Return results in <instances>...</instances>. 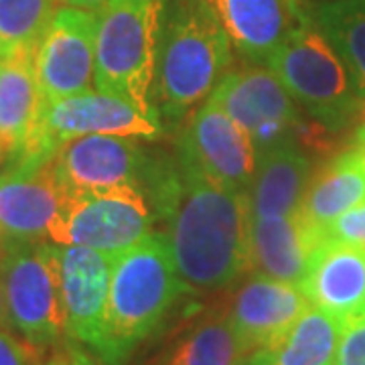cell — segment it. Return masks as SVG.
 <instances>
[{
	"instance_id": "cell-1",
	"label": "cell",
	"mask_w": 365,
	"mask_h": 365,
	"mask_svg": "<svg viewBox=\"0 0 365 365\" xmlns=\"http://www.w3.org/2000/svg\"><path fill=\"white\" fill-rule=\"evenodd\" d=\"M144 191L185 288L220 290L250 270L248 193L209 181L181 160H146Z\"/></svg>"
},
{
	"instance_id": "cell-2",
	"label": "cell",
	"mask_w": 365,
	"mask_h": 365,
	"mask_svg": "<svg viewBox=\"0 0 365 365\" xmlns=\"http://www.w3.org/2000/svg\"><path fill=\"white\" fill-rule=\"evenodd\" d=\"M232 63V41L207 0H163L153 104L175 122L211 96Z\"/></svg>"
},
{
	"instance_id": "cell-3",
	"label": "cell",
	"mask_w": 365,
	"mask_h": 365,
	"mask_svg": "<svg viewBox=\"0 0 365 365\" xmlns=\"http://www.w3.org/2000/svg\"><path fill=\"white\" fill-rule=\"evenodd\" d=\"M185 290L163 235L150 234L114 256L106 329L98 349L106 365H122L169 314Z\"/></svg>"
},
{
	"instance_id": "cell-4",
	"label": "cell",
	"mask_w": 365,
	"mask_h": 365,
	"mask_svg": "<svg viewBox=\"0 0 365 365\" xmlns=\"http://www.w3.org/2000/svg\"><path fill=\"white\" fill-rule=\"evenodd\" d=\"M163 0H114L96 13V90L160 122L153 104Z\"/></svg>"
},
{
	"instance_id": "cell-5",
	"label": "cell",
	"mask_w": 365,
	"mask_h": 365,
	"mask_svg": "<svg viewBox=\"0 0 365 365\" xmlns=\"http://www.w3.org/2000/svg\"><path fill=\"white\" fill-rule=\"evenodd\" d=\"M266 66L327 130H339L361 116L364 100L349 69L309 16L290 31Z\"/></svg>"
},
{
	"instance_id": "cell-6",
	"label": "cell",
	"mask_w": 365,
	"mask_h": 365,
	"mask_svg": "<svg viewBox=\"0 0 365 365\" xmlns=\"http://www.w3.org/2000/svg\"><path fill=\"white\" fill-rule=\"evenodd\" d=\"M0 282L9 323L35 347L51 345L66 333L61 258L55 244H25L4 250Z\"/></svg>"
},
{
	"instance_id": "cell-7",
	"label": "cell",
	"mask_w": 365,
	"mask_h": 365,
	"mask_svg": "<svg viewBox=\"0 0 365 365\" xmlns=\"http://www.w3.org/2000/svg\"><path fill=\"white\" fill-rule=\"evenodd\" d=\"M153 213L140 187L66 193L51 225L57 246H79L118 256L153 234Z\"/></svg>"
},
{
	"instance_id": "cell-8",
	"label": "cell",
	"mask_w": 365,
	"mask_h": 365,
	"mask_svg": "<svg viewBox=\"0 0 365 365\" xmlns=\"http://www.w3.org/2000/svg\"><path fill=\"white\" fill-rule=\"evenodd\" d=\"M209 100L248 134L256 157L287 144L300 146L311 128L280 79L264 67L227 71L211 91Z\"/></svg>"
},
{
	"instance_id": "cell-9",
	"label": "cell",
	"mask_w": 365,
	"mask_h": 365,
	"mask_svg": "<svg viewBox=\"0 0 365 365\" xmlns=\"http://www.w3.org/2000/svg\"><path fill=\"white\" fill-rule=\"evenodd\" d=\"M160 122L144 116L140 110L102 91L79 93L43 104L37 128L25 150L14 160H51L61 144L73 138L104 134L122 138H157Z\"/></svg>"
},
{
	"instance_id": "cell-10",
	"label": "cell",
	"mask_w": 365,
	"mask_h": 365,
	"mask_svg": "<svg viewBox=\"0 0 365 365\" xmlns=\"http://www.w3.org/2000/svg\"><path fill=\"white\" fill-rule=\"evenodd\" d=\"M35 73L43 104L96 86V14L57 9L35 51Z\"/></svg>"
},
{
	"instance_id": "cell-11",
	"label": "cell",
	"mask_w": 365,
	"mask_h": 365,
	"mask_svg": "<svg viewBox=\"0 0 365 365\" xmlns=\"http://www.w3.org/2000/svg\"><path fill=\"white\" fill-rule=\"evenodd\" d=\"M177 158L209 181L234 191H248L258 167L248 134L211 100L197 108L182 128Z\"/></svg>"
},
{
	"instance_id": "cell-12",
	"label": "cell",
	"mask_w": 365,
	"mask_h": 365,
	"mask_svg": "<svg viewBox=\"0 0 365 365\" xmlns=\"http://www.w3.org/2000/svg\"><path fill=\"white\" fill-rule=\"evenodd\" d=\"M63 205L51 160H14L0 173V240L4 250L49 240Z\"/></svg>"
},
{
	"instance_id": "cell-13",
	"label": "cell",
	"mask_w": 365,
	"mask_h": 365,
	"mask_svg": "<svg viewBox=\"0 0 365 365\" xmlns=\"http://www.w3.org/2000/svg\"><path fill=\"white\" fill-rule=\"evenodd\" d=\"M146 167L136 138L91 134L61 144L53 170L66 193H91L138 187ZM143 189V187H140Z\"/></svg>"
},
{
	"instance_id": "cell-14",
	"label": "cell",
	"mask_w": 365,
	"mask_h": 365,
	"mask_svg": "<svg viewBox=\"0 0 365 365\" xmlns=\"http://www.w3.org/2000/svg\"><path fill=\"white\" fill-rule=\"evenodd\" d=\"M66 333L98 353L104 341L108 290L114 256L79 246H59Z\"/></svg>"
},
{
	"instance_id": "cell-15",
	"label": "cell",
	"mask_w": 365,
	"mask_h": 365,
	"mask_svg": "<svg viewBox=\"0 0 365 365\" xmlns=\"http://www.w3.org/2000/svg\"><path fill=\"white\" fill-rule=\"evenodd\" d=\"M309 307L297 284L258 274L235 292L227 317L254 353L276 345Z\"/></svg>"
},
{
	"instance_id": "cell-16",
	"label": "cell",
	"mask_w": 365,
	"mask_h": 365,
	"mask_svg": "<svg viewBox=\"0 0 365 365\" xmlns=\"http://www.w3.org/2000/svg\"><path fill=\"white\" fill-rule=\"evenodd\" d=\"M299 288L311 307L343 323L365 314V248L323 240Z\"/></svg>"
},
{
	"instance_id": "cell-17",
	"label": "cell",
	"mask_w": 365,
	"mask_h": 365,
	"mask_svg": "<svg viewBox=\"0 0 365 365\" xmlns=\"http://www.w3.org/2000/svg\"><path fill=\"white\" fill-rule=\"evenodd\" d=\"M232 47L248 61H268L307 16L300 0H207Z\"/></svg>"
},
{
	"instance_id": "cell-18",
	"label": "cell",
	"mask_w": 365,
	"mask_h": 365,
	"mask_svg": "<svg viewBox=\"0 0 365 365\" xmlns=\"http://www.w3.org/2000/svg\"><path fill=\"white\" fill-rule=\"evenodd\" d=\"M321 242V230L300 211L276 220H250V270L299 287Z\"/></svg>"
},
{
	"instance_id": "cell-19",
	"label": "cell",
	"mask_w": 365,
	"mask_h": 365,
	"mask_svg": "<svg viewBox=\"0 0 365 365\" xmlns=\"http://www.w3.org/2000/svg\"><path fill=\"white\" fill-rule=\"evenodd\" d=\"M311 181V160L299 144L278 146L258 157L248 187L250 220H276L300 209Z\"/></svg>"
},
{
	"instance_id": "cell-20",
	"label": "cell",
	"mask_w": 365,
	"mask_h": 365,
	"mask_svg": "<svg viewBox=\"0 0 365 365\" xmlns=\"http://www.w3.org/2000/svg\"><path fill=\"white\" fill-rule=\"evenodd\" d=\"M43 110L35 51L0 57V150L13 160L25 150Z\"/></svg>"
},
{
	"instance_id": "cell-21",
	"label": "cell",
	"mask_w": 365,
	"mask_h": 365,
	"mask_svg": "<svg viewBox=\"0 0 365 365\" xmlns=\"http://www.w3.org/2000/svg\"><path fill=\"white\" fill-rule=\"evenodd\" d=\"M365 201V157L353 144L311 177L300 203V215L317 230L335 222Z\"/></svg>"
},
{
	"instance_id": "cell-22",
	"label": "cell",
	"mask_w": 365,
	"mask_h": 365,
	"mask_svg": "<svg viewBox=\"0 0 365 365\" xmlns=\"http://www.w3.org/2000/svg\"><path fill=\"white\" fill-rule=\"evenodd\" d=\"M343 321L309 307L282 339L250 355L248 365H335Z\"/></svg>"
},
{
	"instance_id": "cell-23",
	"label": "cell",
	"mask_w": 365,
	"mask_h": 365,
	"mask_svg": "<svg viewBox=\"0 0 365 365\" xmlns=\"http://www.w3.org/2000/svg\"><path fill=\"white\" fill-rule=\"evenodd\" d=\"M311 21L347 66L365 104V0L321 2Z\"/></svg>"
},
{
	"instance_id": "cell-24",
	"label": "cell",
	"mask_w": 365,
	"mask_h": 365,
	"mask_svg": "<svg viewBox=\"0 0 365 365\" xmlns=\"http://www.w3.org/2000/svg\"><path fill=\"white\" fill-rule=\"evenodd\" d=\"M252 351L230 317H207L177 345L169 365H248Z\"/></svg>"
},
{
	"instance_id": "cell-25",
	"label": "cell",
	"mask_w": 365,
	"mask_h": 365,
	"mask_svg": "<svg viewBox=\"0 0 365 365\" xmlns=\"http://www.w3.org/2000/svg\"><path fill=\"white\" fill-rule=\"evenodd\" d=\"M57 0H0V57L37 51Z\"/></svg>"
},
{
	"instance_id": "cell-26",
	"label": "cell",
	"mask_w": 365,
	"mask_h": 365,
	"mask_svg": "<svg viewBox=\"0 0 365 365\" xmlns=\"http://www.w3.org/2000/svg\"><path fill=\"white\" fill-rule=\"evenodd\" d=\"M323 240L365 248V201L339 215L321 230Z\"/></svg>"
},
{
	"instance_id": "cell-27",
	"label": "cell",
	"mask_w": 365,
	"mask_h": 365,
	"mask_svg": "<svg viewBox=\"0 0 365 365\" xmlns=\"http://www.w3.org/2000/svg\"><path fill=\"white\" fill-rule=\"evenodd\" d=\"M335 365H365V314L343 323Z\"/></svg>"
},
{
	"instance_id": "cell-28",
	"label": "cell",
	"mask_w": 365,
	"mask_h": 365,
	"mask_svg": "<svg viewBox=\"0 0 365 365\" xmlns=\"http://www.w3.org/2000/svg\"><path fill=\"white\" fill-rule=\"evenodd\" d=\"M39 347L29 341L13 337L4 327H0V365H35L39 359Z\"/></svg>"
},
{
	"instance_id": "cell-29",
	"label": "cell",
	"mask_w": 365,
	"mask_h": 365,
	"mask_svg": "<svg viewBox=\"0 0 365 365\" xmlns=\"http://www.w3.org/2000/svg\"><path fill=\"white\" fill-rule=\"evenodd\" d=\"M67 365H106L100 355H91L86 349H81L79 345H69L67 347Z\"/></svg>"
},
{
	"instance_id": "cell-30",
	"label": "cell",
	"mask_w": 365,
	"mask_h": 365,
	"mask_svg": "<svg viewBox=\"0 0 365 365\" xmlns=\"http://www.w3.org/2000/svg\"><path fill=\"white\" fill-rule=\"evenodd\" d=\"M69 9H79V11H88V13H100L106 6H110L114 0H59Z\"/></svg>"
},
{
	"instance_id": "cell-31",
	"label": "cell",
	"mask_w": 365,
	"mask_h": 365,
	"mask_svg": "<svg viewBox=\"0 0 365 365\" xmlns=\"http://www.w3.org/2000/svg\"><path fill=\"white\" fill-rule=\"evenodd\" d=\"M0 327H11L9 314H6V302H4V292H2V282H0Z\"/></svg>"
},
{
	"instance_id": "cell-32",
	"label": "cell",
	"mask_w": 365,
	"mask_h": 365,
	"mask_svg": "<svg viewBox=\"0 0 365 365\" xmlns=\"http://www.w3.org/2000/svg\"><path fill=\"white\" fill-rule=\"evenodd\" d=\"M355 146L364 153V157H365V124L364 126H359L357 128V132H355Z\"/></svg>"
},
{
	"instance_id": "cell-33",
	"label": "cell",
	"mask_w": 365,
	"mask_h": 365,
	"mask_svg": "<svg viewBox=\"0 0 365 365\" xmlns=\"http://www.w3.org/2000/svg\"><path fill=\"white\" fill-rule=\"evenodd\" d=\"M41 365H67V355L66 357H63V355H57V357L49 359L47 364H41Z\"/></svg>"
},
{
	"instance_id": "cell-34",
	"label": "cell",
	"mask_w": 365,
	"mask_h": 365,
	"mask_svg": "<svg viewBox=\"0 0 365 365\" xmlns=\"http://www.w3.org/2000/svg\"><path fill=\"white\" fill-rule=\"evenodd\" d=\"M4 256V244H2V240H0V258Z\"/></svg>"
},
{
	"instance_id": "cell-35",
	"label": "cell",
	"mask_w": 365,
	"mask_h": 365,
	"mask_svg": "<svg viewBox=\"0 0 365 365\" xmlns=\"http://www.w3.org/2000/svg\"><path fill=\"white\" fill-rule=\"evenodd\" d=\"M361 118H364V122H365V104H364V110H361Z\"/></svg>"
},
{
	"instance_id": "cell-36",
	"label": "cell",
	"mask_w": 365,
	"mask_h": 365,
	"mask_svg": "<svg viewBox=\"0 0 365 365\" xmlns=\"http://www.w3.org/2000/svg\"><path fill=\"white\" fill-rule=\"evenodd\" d=\"M0 160H4V155H2V150H0Z\"/></svg>"
}]
</instances>
